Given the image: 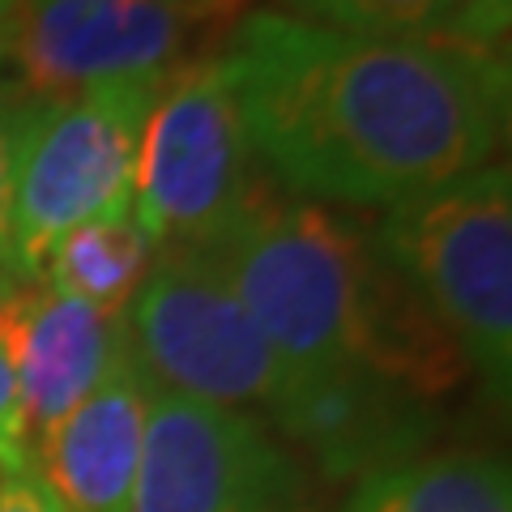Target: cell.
<instances>
[{"mask_svg":"<svg viewBox=\"0 0 512 512\" xmlns=\"http://www.w3.org/2000/svg\"><path fill=\"white\" fill-rule=\"evenodd\" d=\"M222 60L261 171L320 205L389 210L495 163L508 137V56L256 9Z\"/></svg>","mask_w":512,"mask_h":512,"instance_id":"1","label":"cell"},{"mask_svg":"<svg viewBox=\"0 0 512 512\" xmlns=\"http://www.w3.org/2000/svg\"><path fill=\"white\" fill-rule=\"evenodd\" d=\"M205 252L291 372L367 367L427 402L470 376L457 342L376 252L372 227L333 205L265 180Z\"/></svg>","mask_w":512,"mask_h":512,"instance_id":"2","label":"cell"},{"mask_svg":"<svg viewBox=\"0 0 512 512\" xmlns=\"http://www.w3.org/2000/svg\"><path fill=\"white\" fill-rule=\"evenodd\" d=\"M376 252L410 282L495 402L512 389V171L483 163L372 227Z\"/></svg>","mask_w":512,"mask_h":512,"instance_id":"3","label":"cell"},{"mask_svg":"<svg viewBox=\"0 0 512 512\" xmlns=\"http://www.w3.org/2000/svg\"><path fill=\"white\" fill-rule=\"evenodd\" d=\"M167 77H133L22 103L9 244L18 278L39 282L47 252L69 231L133 214L141 128Z\"/></svg>","mask_w":512,"mask_h":512,"instance_id":"4","label":"cell"},{"mask_svg":"<svg viewBox=\"0 0 512 512\" xmlns=\"http://www.w3.org/2000/svg\"><path fill=\"white\" fill-rule=\"evenodd\" d=\"M265 180L227 60L180 64L141 128L133 222L154 248H210Z\"/></svg>","mask_w":512,"mask_h":512,"instance_id":"5","label":"cell"},{"mask_svg":"<svg viewBox=\"0 0 512 512\" xmlns=\"http://www.w3.org/2000/svg\"><path fill=\"white\" fill-rule=\"evenodd\" d=\"M124 338L158 393L205 406H265L286 367L205 248H158L124 308Z\"/></svg>","mask_w":512,"mask_h":512,"instance_id":"6","label":"cell"},{"mask_svg":"<svg viewBox=\"0 0 512 512\" xmlns=\"http://www.w3.org/2000/svg\"><path fill=\"white\" fill-rule=\"evenodd\" d=\"M133 512H316L303 461L248 410L158 393Z\"/></svg>","mask_w":512,"mask_h":512,"instance_id":"7","label":"cell"},{"mask_svg":"<svg viewBox=\"0 0 512 512\" xmlns=\"http://www.w3.org/2000/svg\"><path fill=\"white\" fill-rule=\"evenodd\" d=\"M218 18L180 0H18L9 18V69L26 99H60L107 82L167 77L192 26Z\"/></svg>","mask_w":512,"mask_h":512,"instance_id":"8","label":"cell"},{"mask_svg":"<svg viewBox=\"0 0 512 512\" xmlns=\"http://www.w3.org/2000/svg\"><path fill=\"white\" fill-rule=\"evenodd\" d=\"M269 419L278 440L325 478L363 483L423 457L436 440L440 410L367 367H312L286 372V384L269 402Z\"/></svg>","mask_w":512,"mask_h":512,"instance_id":"9","label":"cell"},{"mask_svg":"<svg viewBox=\"0 0 512 512\" xmlns=\"http://www.w3.org/2000/svg\"><path fill=\"white\" fill-rule=\"evenodd\" d=\"M0 346L18 376L26 444L52 431L73 406H82L124 350V316L56 295L52 286L18 278L0 291Z\"/></svg>","mask_w":512,"mask_h":512,"instance_id":"10","label":"cell"},{"mask_svg":"<svg viewBox=\"0 0 512 512\" xmlns=\"http://www.w3.org/2000/svg\"><path fill=\"white\" fill-rule=\"evenodd\" d=\"M150 402L154 384L124 338L94 393L64 414L30 457L60 512H133Z\"/></svg>","mask_w":512,"mask_h":512,"instance_id":"11","label":"cell"},{"mask_svg":"<svg viewBox=\"0 0 512 512\" xmlns=\"http://www.w3.org/2000/svg\"><path fill=\"white\" fill-rule=\"evenodd\" d=\"M342 512H512V474L495 453H423L355 483Z\"/></svg>","mask_w":512,"mask_h":512,"instance_id":"12","label":"cell"},{"mask_svg":"<svg viewBox=\"0 0 512 512\" xmlns=\"http://www.w3.org/2000/svg\"><path fill=\"white\" fill-rule=\"evenodd\" d=\"M154 244L133 222V214L86 222L60 239L47 252L39 282L56 295H69L77 303H90L107 316H124L128 299L137 295L141 278L154 261Z\"/></svg>","mask_w":512,"mask_h":512,"instance_id":"13","label":"cell"},{"mask_svg":"<svg viewBox=\"0 0 512 512\" xmlns=\"http://www.w3.org/2000/svg\"><path fill=\"white\" fill-rule=\"evenodd\" d=\"M282 13L363 39H427L448 0H282Z\"/></svg>","mask_w":512,"mask_h":512,"instance_id":"14","label":"cell"},{"mask_svg":"<svg viewBox=\"0 0 512 512\" xmlns=\"http://www.w3.org/2000/svg\"><path fill=\"white\" fill-rule=\"evenodd\" d=\"M508 30H512V0H448L440 26L427 39L483 56H508Z\"/></svg>","mask_w":512,"mask_h":512,"instance_id":"15","label":"cell"},{"mask_svg":"<svg viewBox=\"0 0 512 512\" xmlns=\"http://www.w3.org/2000/svg\"><path fill=\"white\" fill-rule=\"evenodd\" d=\"M22 103L26 94H18V86L0 94V274H13V163H18V128H22Z\"/></svg>","mask_w":512,"mask_h":512,"instance_id":"16","label":"cell"},{"mask_svg":"<svg viewBox=\"0 0 512 512\" xmlns=\"http://www.w3.org/2000/svg\"><path fill=\"white\" fill-rule=\"evenodd\" d=\"M30 470V444L22 427V402H18V376L0 346V474Z\"/></svg>","mask_w":512,"mask_h":512,"instance_id":"17","label":"cell"},{"mask_svg":"<svg viewBox=\"0 0 512 512\" xmlns=\"http://www.w3.org/2000/svg\"><path fill=\"white\" fill-rule=\"evenodd\" d=\"M0 512H60V504L43 487L35 466H30V470L0 474Z\"/></svg>","mask_w":512,"mask_h":512,"instance_id":"18","label":"cell"},{"mask_svg":"<svg viewBox=\"0 0 512 512\" xmlns=\"http://www.w3.org/2000/svg\"><path fill=\"white\" fill-rule=\"evenodd\" d=\"M13 90L9 86V22H0V94Z\"/></svg>","mask_w":512,"mask_h":512,"instance_id":"19","label":"cell"},{"mask_svg":"<svg viewBox=\"0 0 512 512\" xmlns=\"http://www.w3.org/2000/svg\"><path fill=\"white\" fill-rule=\"evenodd\" d=\"M180 5H192V9H210V13H227L222 0H180Z\"/></svg>","mask_w":512,"mask_h":512,"instance_id":"20","label":"cell"},{"mask_svg":"<svg viewBox=\"0 0 512 512\" xmlns=\"http://www.w3.org/2000/svg\"><path fill=\"white\" fill-rule=\"evenodd\" d=\"M13 9H18V0H0V22H9Z\"/></svg>","mask_w":512,"mask_h":512,"instance_id":"21","label":"cell"},{"mask_svg":"<svg viewBox=\"0 0 512 512\" xmlns=\"http://www.w3.org/2000/svg\"><path fill=\"white\" fill-rule=\"evenodd\" d=\"M9 282H18V278H5V274H0V291H5V286H9Z\"/></svg>","mask_w":512,"mask_h":512,"instance_id":"22","label":"cell"},{"mask_svg":"<svg viewBox=\"0 0 512 512\" xmlns=\"http://www.w3.org/2000/svg\"><path fill=\"white\" fill-rule=\"evenodd\" d=\"M222 5H227V9H231V5H235V0H222Z\"/></svg>","mask_w":512,"mask_h":512,"instance_id":"23","label":"cell"}]
</instances>
